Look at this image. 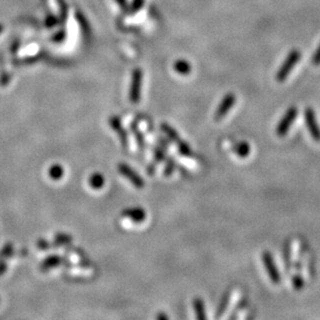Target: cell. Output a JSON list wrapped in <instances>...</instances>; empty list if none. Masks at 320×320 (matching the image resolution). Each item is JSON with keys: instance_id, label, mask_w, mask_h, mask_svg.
I'll use <instances>...</instances> for the list:
<instances>
[{"instance_id": "d4e9b609", "label": "cell", "mask_w": 320, "mask_h": 320, "mask_svg": "<svg viewBox=\"0 0 320 320\" xmlns=\"http://www.w3.org/2000/svg\"><path fill=\"white\" fill-rule=\"evenodd\" d=\"M36 246L40 250H48L51 248V244L48 242L46 240H40L36 242Z\"/></svg>"}, {"instance_id": "484cf974", "label": "cell", "mask_w": 320, "mask_h": 320, "mask_svg": "<svg viewBox=\"0 0 320 320\" xmlns=\"http://www.w3.org/2000/svg\"><path fill=\"white\" fill-rule=\"evenodd\" d=\"M313 62L316 66L320 64V45H319V47H318V49H317V51H316V53H315V55L313 57Z\"/></svg>"}, {"instance_id": "9a60e30c", "label": "cell", "mask_w": 320, "mask_h": 320, "mask_svg": "<svg viewBox=\"0 0 320 320\" xmlns=\"http://www.w3.org/2000/svg\"><path fill=\"white\" fill-rule=\"evenodd\" d=\"M161 130L162 132L174 143H178V141H180V137L178 136V133L174 130L171 126H169L168 124H161Z\"/></svg>"}, {"instance_id": "5bb4252c", "label": "cell", "mask_w": 320, "mask_h": 320, "mask_svg": "<svg viewBox=\"0 0 320 320\" xmlns=\"http://www.w3.org/2000/svg\"><path fill=\"white\" fill-rule=\"evenodd\" d=\"M234 152L240 158H246L250 154V152H251L250 144L246 141L238 142L234 146Z\"/></svg>"}, {"instance_id": "3957f363", "label": "cell", "mask_w": 320, "mask_h": 320, "mask_svg": "<svg viewBox=\"0 0 320 320\" xmlns=\"http://www.w3.org/2000/svg\"><path fill=\"white\" fill-rule=\"evenodd\" d=\"M261 258H262V262L266 266V270L268 272V274L270 281L274 284H279L281 282V274L278 270L277 266H276V264H274V260L272 253L268 251H264L262 253V256H261Z\"/></svg>"}, {"instance_id": "44dd1931", "label": "cell", "mask_w": 320, "mask_h": 320, "mask_svg": "<svg viewBox=\"0 0 320 320\" xmlns=\"http://www.w3.org/2000/svg\"><path fill=\"white\" fill-rule=\"evenodd\" d=\"M176 145H178V152H180L182 156H192V154H193L192 150H191V148L188 146V145L184 141L180 140V141H178V142L176 143Z\"/></svg>"}, {"instance_id": "52a82bcc", "label": "cell", "mask_w": 320, "mask_h": 320, "mask_svg": "<svg viewBox=\"0 0 320 320\" xmlns=\"http://www.w3.org/2000/svg\"><path fill=\"white\" fill-rule=\"evenodd\" d=\"M141 84H142V74H141V70H135L133 75V82H132V85H130V100L135 104L140 100Z\"/></svg>"}, {"instance_id": "9c48e42d", "label": "cell", "mask_w": 320, "mask_h": 320, "mask_svg": "<svg viewBox=\"0 0 320 320\" xmlns=\"http://www.w3.org/2000/svg\"><path fill=\"white\" fill-rule=\"evenodd\" d=\"M122 216L132 220L134 223H142L146 219V212L142 208H130L122 212Z\"/></svg>"}, {"instance_id": "2e32d148", "label": "cell", "mask_w": 320, "mask_h": 320, "mask_svg": "<svg viewBox=\"0 0 320 320\" xmlns=\"http://www.w3.org/2000/svg\"><path fill=\"white\" fill-rule=\"evenodd\" d=\"M230 298H231V292L229 290V292H227L222 296L219 306H218V308H216V318H220L225 313V311H226V309L228 307V304L230 302Z\"/></svg>"}, {"instance_id": "7c38bea8", "label": "cell", "mask_w": 320, "mask_h": 320, "mask_svg": "<svg viewBox=\"0 0 320 320\" xmlns=\"http://www.w3.org/2000/svg\"><path fill=\"white\" fill-rule=\"evenodd\" d=\"M130 130H132V133L136 139V142L138 144V148H140L141 152H143L144 148H145V139H144V135L143 133L140 130L138 124L136 122H134L132 124H130Z\"/></svg>"}, {"instance_id": "8fae6325", "label": "cell", "mask_w": 320, "mask_h": 320, "mask_svg": "<svg viewBox=\"0 0 320 320\" xmlns=\"http://www.w3.org/2000/svg\"><path fill=\"white\" fill-rule=\"evenodd\" d=\"M193 308L196 315V318L198 320H206L208 316L206 313V307L204 302L201 298H195L193 300Z\"/></svg>"}, {"instance_id": "6da1fadb", "label": "cell", "mask_w": 320, "mask_h": 320, "mask_svg": "<svg viewBox=\"0 0 320 320\" xmlns=\"http://www.w3.org/2000/svg\"><path fill=\"white\" fill-rule=\"evenodd\" d=\"M300 60V51H292L290 52L289 55L287 56V58L285 60V62H283L282 66L280 68V70L277 72V81L278 82H284L286 80V78L288 77V75L290 74V72L294 68V66L298 62V60Z\"/></svg>"}, {"instance_id": "8992f818", "label": "cell", "mask_w": 320, "mask_h": 320, "mask_svg": "<svg viewBox=\"0 0 320 320\" xmlns=\"http://www.w3.org/2000/svg\"><path fill=\"white\" fill-rule=\"evenodd\" d=\"M236 102V94H227L224 98L222 100V102L220 103L219 107H218L216 114H214V120H223L225 116L228 114V112L234 108V104Z\"/></svg>"}, {"instance_id": "f1b7e54d", "label": "cell", "mask_w": 320, "mask_h": 320, "mask_svg": "<svg viewBox=\"0 0 320 320\" xmlns=\"http://www.w3.org/2000/svg\"><path fill=\"white\" fill-rule=\"evenodd\" d=\"M142 2H143V0H135V2H134V8H139L141 6Z\"/></svg>"}, {"instance_id": "ac0fdd59", "label": "cell", "mask_w": 320, "mask_h": 320, "mask_svg": "<svg viewBox=\"0 0 320 320\" xmlns=\"http://www.w3.org/2000/svg\"><path fill=\"white\" fill-rule=\"evenodd\" d=\"M174 70L180 75H188L191 72V66L186 60H178L174 64Z\"/></svg>"}, {"instance_id": "4316f807", "label": "cell", "mask_w": 320, "mask_h": 320, "mask_svg": "<svg viewBox=\"0 0 320 320\" xmlns=\"http://www.w3.org/2000/svg\"><path fill=\"white\" fill-rule=\"evenodd\" d=\"M6 268H8V264L6 262H4V260L0 261V276H2L6 270Z\"/></svg>"}, {"instance_id": "83f0119b", "label": "cell", "mask_w": 320, "mask_h": 320, "mask_svg": "<svg viewBox=\"0 0 320 320\" xmlns=\"http://www.w3.org/2000/svg\"><path fill=\"white\" fill-rule=\"evenodd\" d=\"M158 320H168V316L165 313H158L156 315Z\"/></svg>"}, {"instance_id": "cb8c5ba5", "label": "cell", "mask_w": 320, "mask_h": 320, "mask_svg": "<svg viewBox=\"0 0 320 320\" xmlns=\"http://www.w3.org/2000/svg\"><path fill=\"white\" fill-rule=\"evenodd\" d=\"M12 253V246L10 244H8L4 246V249L0 251V261L4 260L6 258L10 257Z\"/></svg>"}, {"instance_id": "ffe728a7", "label": "cell", "mask_w": 320, "mask_h": 320, "mask_svg": "<svg viewBox=\"0 0 320 320\" xmlns=\"http://www.w3.org/2000/svg\"><path fill=\"white\" fill-rule=\"evenodd\" d=\"M166 158V148H164V146H156L154 148V164H158L160 162L164 161Z\"/></svg>"}, {"instance_id": "d6986e66", "label": "cell", "mask_w": 320, "mask_h": 320, "mask_svg": "<svg viewBox=\"0 0 320 320\" xmlns=\"http://www.w3.org/2000/svg\"><path fill=\"white\" fill-rule=\"evenodd\" d=\"M72 242V238L70 236H68L66 234H58L54 238V246H68Z\"/></svg>"}, {"instance_id": "4fadbf2b", "label": "cell", "mask_w": 320, "mask_h": 320, "mask_svg": "<svg viewBox=\"0 0 320 320\" xmlns=\"http://www.w3.org/2000/svg\"><path fill=\"white\" fill-rule=\"evenodd\" d=\"M88 182L94 190H100V188L105 184V178L102 173L96 172L92 174Z\"/></svg>"}, {"instance_id": "e0dca14e", "label": "cell", "mask_w": 320, "mask_h": 320, "mask_svg": "<svg viewBox=\"0 0 320 320\" xmlns=\"http://www.w3.org/2000/svg\"><path fill=\"white\" fill-rule=\"evenodd\" d=\"M64 176V169L60 164H54L49 169V176L53 180H60Z\"/></svg>"}, {"instance_id": "7a4b0ae2", "label": "cell", "mask_w": 320, "mask_h": 320, "mask_svg": "<svg viewBox=\"0 0 320 320\" xmlns=\"http://www.w3.org/2000/svg\"><path fill=\"white\" fill-rule=\"evenodd\" d=\"M298 108L296 107H290L286 113L284 114V116L282 118V120H280V122L277 126V128H276V133L279 137H283L285 136L288 132L289 128H292L294 120L298 116Z\"/></svg>"}, {"instance_id": "ba28073f", "label": "cell", "mask_w": 320, "mask_h": 320, "mask_svg": "<svg viewBox=\"0 0 320 320\" xmlns=\"http://www.w3.org/2000/svg\"><path fill=\"white\" fill-rule=\"evenodd\" d=\"M109 124H110L111 128H113V130H115V132L118 133V137H120V139L122 141V146L124 148H128V132L126 130V128H124V126L122 124L120 118H118V116H112V118L109 120Z\"/></svg>"}, {"instance_id": "277c9868", "label": "cell", "mask_w": 320, "mask_h": 320, "mask_svg": "<svg viewBox=\"0 0 320 320\" xmlns=\"http://www.w3.org/2000/svg\"><path fill=\"white\" fill-rule=\"evenodd\" d=\"M118 168V171H120V173L122 174V176L126 178L130 182H132L135 186V188H144V186H145L144 180L139 176V174L132 167H130L126 163H120Z\"/></svg>"}, {"instance_id": "7402d4cb", "label": "cell", "mask_w": 320, "mask_h": 320, "mask_svg": "<svg viewBox=\"0 0 320 320\" xmlns=\"http://www.w3.org/2000/svg\"><path fill=\"white\" fill-rule=\"evenodd\" d=\"M176 160L172 158H168L167 162H166V165H165V167H164V171H163L164 176H165L166 178L172 176V173L174 172V169H176Z\"/></svg>"}, {"instance_id": "603a6c76", "label": "cell", "mask_w": 320, "mask_h": 320, "mask_svg": "<svg viewBox=\"0 0 320 320\" xmlns=\"http://www.w3.org/2000/svg\"><path fill=\"white\" fill-rule=\"evenodd\" d=\"M292 285H294V288L296 289V290H302V287H304V279H302V277L300 274H294V277H292Z\"/></svg>"}, {"instance_id": "30bf717a", "label": "cell", "mask_w": 320, "mask_h": 320, "mask_svg": "<svg viewBox=\"0 0 320 320\" xmlns=\"http://www.w3.org/2000/svg\"><path fill=\"white\" fill-rule=\"evenodd\" d=\"M68 259H66L64 257L58 256V255H51L48 256L46 259L42 260V262L40 266V268L42 272H47L53 268H57L60 266V264H64V261H66Z\"/></svg>"}, {"instance_id": "5b68a950", "label": "cell", "mask_w": 320, "mask_h": 320, "mask_svg": "<svg viewBox=\"0 0 320 320\" xmlns=\"http://www.w3.org/2000/svg\"><path fill=\"white\" fill-rule=\"evenodd\" d=\"M304 120L312 139L316 142H320V128L317 122L315 111L312 108H307L304 111Z\"/></svg>"}]
</instances>
